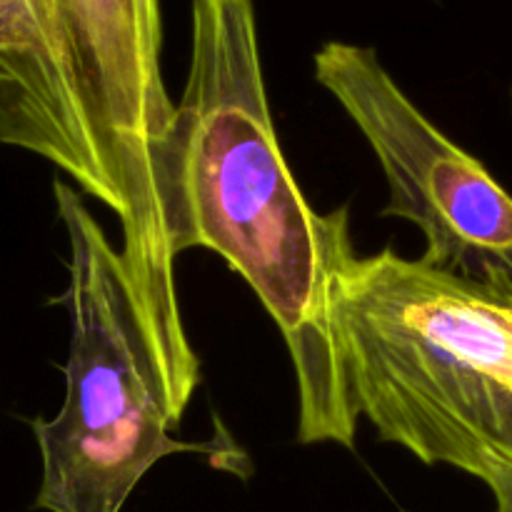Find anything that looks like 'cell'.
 Listing matches in <instances>:
<instances>
[{
    "instance_id": "obj_1",
    "label": "cell",
    "mask_w": 512,
    "mask_h": 512,
    "mask_svg": "<svg viewBox=\"0 0 512 512\" xmlns=\"http://www.w3.org/2000/svg\"><path fill=\"white\" fill-rule=\"evenodd\" d=\"M175 253L208 248L253 288L298 383V440L355 448L335 285L355 255L348 205L318 213L285 163L255 0H193L190 68L170 138Z\"/></svg>"
},
{
    "instance_id": "obj_2",
    "label": "cell",
    "mask_w": 512,
    "mask_h": 512,
    "mask_svg": "<svg viewBox=\"0 0 512 512\" xmlns=\"http://www.w3.org/2000/svg\"><path fill=\"white\" fill-rule=\"evenodd\" d=\"M335 320L355 413L380 440L480 480L512 468V268L475 278L355 253Z\"/></svg>"
},
{
    "instance_id": "obj_3",
    "label": "cell",
    "mask_w": 512,
    "mask_h": 512,
    "mask_svg": "<svg viewBox=\"0 0 512 512\" xmlns=\"http://www.w3.org/2000/svg\"><path fill=\"white\" fill-rule=\"evenodd\" d=\"M53 190L70 250L63 295L70 350L58 415L30 420L43 468L35 508L120 512L145 473L168 455L203 453L220 463L238 453L173 438L180 418L120 250L73 185L55 180Z\"/></svg>"
},
{
    "instance_id": "obj_4",
    "label": "cell",
    "mask_w": 512,
    "mask_h": 512,
    "mask_svg": "<svg viewBox=\"0 0 512 512\" xmlns=\"http://www.w3.org/2000/svg\"><path fill=\"white\" fill-rule=\"evenodd\" d=\"M315 80L338 100L383 165V218L418 225L425 263L463 275L512 268V195L405 95L368 45L328 40Z\"/></svg>"
},
{
    "instance_id": "obj_5",
    "label": "cell",
    "mask_w": 512,
    "mask_h": 512,
    "mask_svg": "<svg viewBox=\"0 0 512 512\" xmlns=\"http://www.w3.org/2000/svg\"><path fill=\"white\" fill-rule=\"evenodd\" d=\"M0 145L58 165L115 210L58 0H0Z\"/></svg>"
},
{
    "instance_id": "obj_6",
    "label": "cell",
    "mask_w": 512,
    "mask_h": 512,
    "mask_svg": "<svg viewBox=\"0 0 512 512\" xmlns=\"http://www.w3.org/2000/svg\"><path fill=\"white\" fill-rule=\"evenodd\" d=\"M483 483L493 490L498 512H512V468L510 465H493L485 473Z\"/></svg>"
}]
</instances>
